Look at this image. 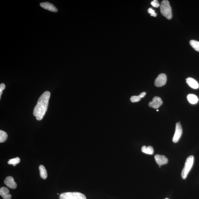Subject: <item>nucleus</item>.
<instances>
[{"instance_id": "1", "label": "nucleus", "mask_w": 199, "mask_h": 199, "mask_svg": "<svg viewBox=\"0 0 199 199\" xmlns=\"http://www.w3.org/2000/svg\"><path fill=\"white\" fill-rule=\"evenodd\" d=\"M50 95V93L46 91L39 98L33 111V115L36 117V119L38 121L42 120L46 113Z\"/></svg>"}, {"instance_id": "2", "label": "nucleus", "mask_w": 199, "mask_h": 199, "mask_svg": "<svg viewBox=\"0 0 199 199\" xmlns=\"http://www.w3.org/2000/svg\"><path fill=\"white\" fill-rule=\"evenodd\" d=\"M160 10L161 14L167 19L170 20L172 18V11L169 1L164 0L161 2Z\"/></svg>"}, {"instance_id": "3", "label": "nucleus", "mask_w": 199, "mask_h": 199, "mask_svg": "<svg viewBox=\"0 0 199 199\" xmlns=\"http://www.w3.org/2000/svg\"><path fill=\"white\" fill-rule=\"evenodd\" d=\"M194 161V157L193 156H190L187 159L184 166L182 171V174H181L182 178L183 179L186 178L187 176L193 165Z\"/></svg>"}, {"instance_id": "4", "label": "nucleus", "mask_w": 199, "mask_h": 199, "mask_svg": "<svg viewBox=\"0 0 199 199\" xmlns=\"http://www.w3.org/2000/svg\"><path fill=\"white\" fill-rule=\"evenodd\" d=\"M60 199H86L83 194L79 192H66L63 193L60 196Z\"/></svg>"}, {"instance_id": "5", "label": "nucleus", "mask_w": 199, "mask_h": 199, "mask_svg": "<svg viewBox=\"0 0 199 199\" xmlns=\"http://www.w3.org/2000/svg\"><path fill=\"white\" fill-rule=\"evenodd\" d=\"M182 128L180 122L177 123L176 124V130H175L174 135L173 138V142L177 143L178 142L182 135Z\"/></svg>"}, {"instance_id": "6", "label": "nucleus", "mask_w": 199, "mask_h": 199, "mask_svg": "<svg viewBox=\"0 0 199 199\" xmlns=\"http://www.w3.org/2000/svg\"><path fill=\"white\" fill-rule=\"evenodd\" d=\"M167 76L164 74H161L159 75L157 77L155 81V85L157 87L164 86L166 83Z\"/></svg>"}, {"instance_id": "7", "label": "nucleus", "mask_w": 199, "mask_h": 199, "mask_svg": "<svg viewBox=\"0 0 199 199\" xmlns=\"http://www.w3.org/2000/svg\"><path fill=\"white\" fill-rule=\"evenodd\" d=\"M163 102L160 97L158 96H155L152 99V101L149 102V106L150 107L157 109L162 105Z\"/></svg>"}, {"instance_id": "8", "label": "nucleus", "mask_w": 199, "mask_h": 199, "mask_svg": "<svg viewBox=\"0 0 199 199\" xmlns=\"http://www.w3.org/2000/svg\"><path fill=\"white\" fill-rule=\"evenodd\" d=\"M4 183L9 188L15 189L17 188L16 183L12 177H7L5 179Z\"/></svg>"}, {"instance_id": "9", "label": "nucleus", "mask_w": 199, "mask_h": 199, "mask_svg": "<svg viewBox=\"0 0 199 199\" xmlns=\"http://www.w3.org/2000/svg\"><path fill=\"white\" fill-rule=\"evenodd\" d=\"M40 5L43 8L49 11L54 12H57L58 11V9L54 5L48 2L41 3H40Z\"/></svg>"}, {"instance_id": "10", "label": "nucleus", "mask_w": 199, "mask_h": 199, "mask_svg": "<svg viewBox=\"0 0 199 199\" xmlns=\"http://www.w3.org/2000/svg\"><path fill=\"white\" fill-rule=\"evenodd\" d=\"M155 159L157 164L159 165L166 164L168 162V159L163 155H155Z\"/></svg>"}, {"instance_id": "11", "label": "nucleus", "mask_w": 199, "mask_h": 199, "mask_svg": "<svg viewBox=\"0 0 199 199\" xmlns=\"http://www.w3.org/2000/svg\"><path fill=\"white\" fill-rule=\"evenodd\" d=\"M9 192V189L6 187H2L0 188V195L3 199H11V196Z\"/></svg>"}, {"instance_id": "12", "label": "nucleus", "mask_w": 199, "mask_h": 199, "mask_svg": "<svg viewBox=\"0 0 199 199\" xmlns=\"http://www.w3.org/2000/svg\"><path fill=\"white\" fill-rule=\"evenodd\" d=\"M187 83L193 89H197L199 88V84L197 81L192 78H188L186 79Z\"/></svg>"}, {"instance_id": "13", "label": "nucleus", "mask_w": 199, "mask_h": 199, "mask_svg": "<svg viewBox=\"0 0 199 199\" xmlns=\"http://www.w3.org/2000/svg\"><path fill=\"white\" fill-rule=\"evenodd\" d=\"M187 98L189 102L192 104L197 103L198 101V98L194 94H189L187 96Z\"/></svg>"}, {"instance_id": "14", "label": "nucleus", "mask_w": 199, "mask_h": 199, "mask_svg": "<svg viewBox=\"0 0 199 199\" xmlns=\"http://www.w3.org/2000/svg\"><path fill=\"white\" fill-rule=\"evenodd\" d=\"M40 175L41 178L46 179L47 177V173L46 168L44 165H41L39 166Z\"/></svg>"}, {"instance_id": "15", "label": "nucleus", "mask_w": 199, "mask_h": 199, "mask_svg": "<svg viewBox=\"0 0 199 199\" xmlns=\"http://www.w3.org/2000/svg\"><path fill=\"white\" fill-rule=\"evenodd\" d=\"M141 151L142 152L147 154L152 155L154 152L153 147L151 146L147 147L144 146L141 148Z\"/></svg>"}, {"instance_id": "16", "label": "nucleus", "mask_w": 199, "mask_h": 199, "mask_svg": "<svg viewBox=\"0 0 199 199\" xmlns=\"http://www.w3.org/2000/svg\"><path fill=\"white\" fill-rule=\"evenodd\" d=\"M7 134L5 132L0 130V142L3 143L5 142L7 139Z\"/></svg>"}, {"instance_id": "17", "label": "nucleus", "mask_w": 199, "mask_h": 199, "mask_svg": "<svg viewBox=\"0 0 199 199\" xmlns=\"http://www.w3.org/2000/svg\"><path fill=\"white\" fill-rule=\"evenodd\" d=\"M190 44L191 46L195 50L199 52V41L194 40L190 41Z\"/></svg>"}, {"instance_id": "18", "label": "nucleus", "mask_w": 199, "mask_h": 199, "mask_svg": "<svg viewBox=\"0 0 199 199\" xmlns=\"http://www.w3.org/2000/svg\"><path fill=\"white\" fill-rule=\"evenodd\" d=\"M20 162V159L18 157H16V158L12 159L9 160L8 161V164L9 165H12L13 166H15L16 165L19 164Z\"/></svg>"}, {"instance_id": "19", "label": "nucleus", "mask_w": 199, "mask_h": 199, "mask_svg": "<svg viewBox=\"0 0 199 199\" xmlns=\"http://www.w3.org/2000/svg\"><path fill=\"white\" fill-rule=\"evenodd\" d=\"M141 98L139 96H133L130 98L131 101L133 102H139L141 100Z\"/></svg>"}, {"instance_id": "20", "label": "nucleus", "mask_w": 199, "mask_h": 199, "mask_svg": "<svg viewBox=\"0 0 199 199\" xmlns=\"http://www.w3.org/2000/svg\"><path fill=\"white\" fill-rule=\"evenodd\" d=\"M151 5L157 8L160 7V5L159 4L158 1H157V0H154V1L152 2Z\"/></svg>"}, {"instance_id": "21", "label": "nucleus", "mask_w": 199, "mask_h": 199, "mask_svg": "<svg viewBox=\"0 0 199 199\" xmlns=\"http://www.w3.org/2000/svg\"><path fill=\"white\" fill-rule=\"evenodd\" d=\"M148 13L151 15V16H152L153 17H156L157 16L156 13L155 12L154 10L151 8H149L148 9Z\"/></svg>"}, {"instance_id": "22", "label": "nucleus", "mask_w": 199, "mask_h": 199, "mask_svg": "<svg viewBox=\"0 0 199 199\" xmlns=\"http://www.w3.org/2000/svg\"><path fill=\"white\" fill-rule=\"evenodd\" d=\"M5 85L4 84H1L0 85V98L1 99V95L2 94V91L5 89Z\"/></svg>"}, {"instance_id": "23", "label": "nucleus", "mask_w": 199, "mask_h": 199, "mask_svg": "<svg viewBox=\"0 0 199 199\" xmlns=\"http://www.w3.org/2000/svg\"><path fill=\"white\" fill-rule=\"evenodd\" d=\"M146 94V93L145 92H143L142 93L140 94L139 96L141 98H142L143 97H144V96H145Z\"/></svg>"}, {"instance_id": "24", "label": "nucleus", "mask_w": 199, "mask_h": 199, "mask_svg": "<svg viewBox=\"0 0 199 199\" xmlns=\"http://www.w3.org/2000/svg\"><path fill=\"white\" fill-rule=\"evenodd\" d=\"M157 111H158L159 110H157Z\"/></svg>"}, {"instance_id": "25", "label": "nucleus", "mask_w": 199, "mask_h": 199, "mask_svg": "<svg viewBox=\"0 0 199 199\" xmlns=\"http://www.w3.org/2000/svg\"><path fill=\"white\" fill-rule=\"evenodd\" d=\"M165 199H169L168 198H165Z\"/></svg>"}]
</instances>
